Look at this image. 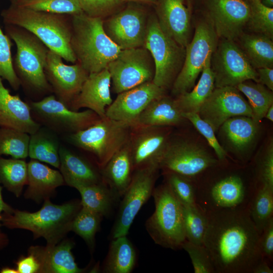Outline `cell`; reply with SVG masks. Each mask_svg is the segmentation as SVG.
Masks as SVG:
<instances>
[{"mask_svg": "<svg viewBox=\"0 0 273 273\" xmlns=\"http://www.w3.org/2000/svg\"><path fill=\"white\" fill-rule=\"evenodd\" d=\"M18 273H39L40 265L33 255L28 253L26 256H21L16 262Z\"/></svg>", "mask_w": 273, "mask_h": 273, "instance_id": "816d5d0a", "label": "cell"}, {"mask_svg": "<svg viewBox=\"0 0 273 273\" xmlns=\"http://www.w3.org/2000/svg\"><path fill=\"white\" fill-rule=\"evenodd\" d=\"M258 82L273 90V68L264 67L257 69Z\"/></svg>", "mask_w": 273, "mask_h": 273, "instance_id": "f5cc1de1", "label": "cell"}, {"mask_svg": "<svg viewBox=\"0 0 273 273\" xmlns=\"http://www.w3.org/2000/svg\"><path fill=\"white\" fill-rule=\"evenodd\" d=\"M9 239L7 236L2 232L0 233V250L5 247L8 244Z\"/></svg>", "mask_w": 273, "mask_h": 273, "instance_id": "9f6ffc18", "label": "cell"}, {"mask_svg": "<svg viewBox=\"0 0 273 273\" xmlns=\"http://www.w3.org/2000/svg\"><path fill=\"white\" fill-rule=\"evenodd\" d=\"M259 247L264 259L272 262L273 259V218L263 230L259 238Z\"/></svg>", "mask_w": 273, "mask_h": 273, "instance_id": "f907efd6", "label": "cell"}, {"mask_svg": "<svg viewBox=\"0 0 273 273\" xmlns=\"http://www.w3.org/2000/svg\"><path fill=\"white\" fill-rule=\"evenodd\" d=\"M27 163L23 159L0 157V183L19 197L27 184Z\"/></svg>", "mask_w": 273, "mask_h": 273, "instance_id": "d590c367", "label": "cell"}, {"mask_svg": "<svg viewBox=\"0 0 273 273\" xmlns=\"http://www.w3.org/2000/svg\"><path fill=\"white\" fill-rule=\"evenodd\" d=\"M219 162L199 146L187 141L170 142L159 168L176 173L194 181Z\"/></svg>", "mask_w": 273, "mask_h": 273, "instance_id": "9a60e30c", "label": "cell"}, {"mask_svg": "<svg viewBox=\"0 0 273 273\" xmlns=\"http://www.w3.org/2000/svg\"><path fill=\"white\" fill-rule=\"evenodd\" d=\"M124 1H133V2H148V3H152L154 0H123Z\"/></svg>", "mask_w": 273, "mask_h": 273, "instance_id": "6125c7cd", "label": "cell"}, {"mask_svg": "<svg viewBox=\"0 0 273 273\" xmlns=\"http://www.w3.org/2000/svg\"><path fill=\"white\" fill-rule=\"evenodd\" d=\"M103 21L84 13L71 16V47L77 62L89 74L107 68L122 50L106 34Z\"/></svg>", "mask_w": 273, "mask_h": 273, "instance_id": "277c9868", "label": "cell"}, {"mask_svg": "<svg viewBox=\"0 0 273 273\" xmlns=\"http://www.w3.org/2000/svg\"><path fill=\"white\" fill-rule=\"evenodd\" d=\"M131 130L128 123L106 116L85 129L67 134L66 138L69 143L93 154L102 169L128 142Z\"/></svg>", "mask_w": 273, "mask_h": 273, "instance_id": "ba28073f", "label": "cell"}, {"mask_svg": "<svg viewBox=\"0 0 273 273\" xmlns=\"http://www.w3.org/2000/svg\"><path fill=\"white\" fill-rule=\"evenodd\" d=\"M41 126L33 118L28 103L11 94L0 77V127L11 128L29 134Z\"/></svg>", "mask_w": 273, "mask_h": 273, "instance_id": "cb8c5ba5", "label": "cell"}, {"mask_svg": "<svg viewBox=\"0 0 273 273\" xmlns=\"http://www.w3.org/2000/svg\"><path fill=\"white\" fill-rule=\"evenodd\" d=\"M259 1H262V0H259Z\"/></svg>", "mask_w": 273, "mask_h": 273, "instance_id": "be15d7a7", "label": "cell"}, {"mask_svg": "<svg viewBox=\"0 0 273 273\" xmlns=\"http://www.w3.org/2000/svg\"><path fill=\"white\" fill-rule=\"evenodd\" d=\"M83 12L92 17L103 18L112 12L123 0H77Z\"/></svg>", "mask_w": 273, "mask_h": 273, "instance_id": "681fc988", "label": "cell"}, {"mask_svg": "<svg viewBox=\"0 0 273 273\" xmlns=\"http://www.w3.org/2000/svg\"><path fill=\"white\" fill-rule=\"evenodd\" d=\"M155 210L145 228L155 244L161 247L181 249L186 241L182 205L165 182L154 188L152 195Z\"/></svg>", "mask_w": 273, "mask_h": 273, "instance_id": "52a82bcc", "label": "cell"}, {"mask_svg": "<svg viewBox=\"0 0 273 273\" xmlns=\"http://www.w3.org/2000/svg\"><path fill=\"white\" fill-rule=\"evenodd\" d=\"M1 273H18L16 268L14 269L8 266L3 267L1 270Z\"/></svg>", "mask_w": 273, "mask_h": 273, "instance_id": "680465c9", "label": "cell"}, {"mask_svg": "<svg viewBox=\"0 0 273 273\" xmlns=\"http://www.w3.org/2000/svg\"><path fill=\"white\" fill-rule=\"evenodd\" d=\"M211 67L215 88L236 87L247 80L259 82L256 70L234 40L223 39L217 44L212 55Z\"/></svg>", "mask_w": 273, "mask_h": 273, "instance_id": "4fadbf2b", "label": "cell"}, {"mask_svg": "<svg viewBox=\"0 0 273 273\" xmlns=\"http://www.w3.org/2000/svg\"><path fill=\"white\" fill-rule=\"evenodd\" d=\"M182 115L185 119L189 120L197 130L204 136L214 150L219 162L223 163L227 154L219 143L215 136V131L211 126L201 118L197 113H182Z\"/></svg>", "mask_w": 273, "mask_h": 273, "instance_id": "bcb514c9", "label": "cell"}, {"mask_svg": "<svg viewBox=\"0 0 273 273\" xmlns=\"http://www.w3.org/2000/svg\"><path fill=\"white\" fill-rule=\"evenodd\" d=\"M198 113L215 131L232 117L245 116L253 118L249 103L236 87L232 86L215 88Z\"/></svg>", "mask_w": 273, "mask_h": 273, "instance_id": "e0dca14e", "label": "cell"}, {"mask_svg": "<svg viewBox=\"0 0 273 273\" xmlns=\"http://www.w3.org/2000/svg\"><path fill=\"white\" fill-rule=\"evenodd\" d=\"M250 216L260 235L273 218V189L257 186L250 203Z\"/></svg>", "mask_w": 273, "mask_h": 273, "instance_id": "74e56055", "label": "cell"}, {"mask_svg": "<svg viewBox=\"0 0 273 273\" xmlns=\"http://www.w3.org/2000/svg\"><path fill=\"white\" fill-rule=\"evenodd\" d=\"M111 82L110 74L107 68L89 74L69 108L77 111L80 108H86L100 118L106 117V109L113 102L110 94Z\"/></svg>", "mask_w": 273, "mask_h": 273, "instance_id": "7402d4cb", "label": "cell"}, {"mask_svg": "<svg viewBox=\"0 0 273 273\" xmlns=\"http://www.w3.org/2000/svg\"><path fill=\"white\" fill-rule=\"evenodd\" d=\"M144 47L149 51L154 62L153 83L164 89L172 85L183 66L186 48L162 30L155 16L148 21Z\"/></svg>", "mask_w": 273, "mask_h": 273, "instance_id": "9c48e42d", "label": "cell"}, {"mask_svg": "<svg viewBox=\"0 0 273 273\" xmlns=\"http://www.w3.org/2000/svg\"><path fill=\"white\" fill-rule=\"evenodd\" d=\"M74 245L71 240H64L54 245L30 246L28 253L38 262L39 273H81L84 269L78 266L72 253Z\"/></svg>", "mask_w": 273, "mask_h": 273, "instance_id": "603a6c76", "label": "cell"}, {"mask_svg": "<svg viewBox=\"0 0 273 273\" xmlns=\"http://www.w3.org/2000/svg\"><path fill=\"white\" fill-rule=\"evenodd\" d=\"M240 40L241 49L254 69L273 68V43L270 37L243 34Z\"/></svg>", "mask_w": 273, "mask_h": 273, "instance_id": "e575fe53", "label": "cell"}, {"mask_svg": "<svg viewBox=\"0 0 273 273\" xmlns=\"http://www.w3.org/2000/svg\"><path fill=\"white\" fill-rule=\"evenodd\" d=\"M11 38L4 34L0 26V77L7 80L14 90H18L21 82L14 70L11 53Z\"/></svg>", "mask_w": 273, "mask_h": 273, "instance_id": "f6af8a7d", "label": "cell"}, {"mask_svg": "<svg viewBox=\"0 0 273 273\" xmlns=\"http://www.w3.org/2000/svg\"><path fill=\"white\" fill-rule=\"evenodd\" d=\"M236 87L248 98L252 110V119L259 123L273 104L272 91L259 82L249 80L239 84Z\"/></svg>", "mask_w": 273, "mask_h": 273, "instance_id": "8d00e7d4", "label": "cell"}, {"mask_svg": "<svg viewBox=\"0 0 273 273\" xmlns=\"http://www.w3.org/2000/svg\"><path fill=\"white\" fill-rule=\"evenodd\" d=\"M261 2L267 7L272 8L273 0H262Z\"/></svg>", "mask_w": 273, "mask_h": 273, "instance_id": "91938a15", "label": "cell"}, {"mask_svg": "<svg viewBox=\"0 0 273 273\" xmlns=\"http://www.w3.org/2000/svg\"><path fill=\"white\" fill-rule=\"evenodd\" d=\"M184 224L186 240L196 245H203L207 228L206 212L197 204L183 205Z\"/></svg>", "mask_w": 273, "mask_h": 273, "instance_id": "f35d334b", "label": "cell"}, {"mask_svg": "<svg viewBox=\"0 0 273 273\" xmlns=\"http://www.w3.org/2000/svg\"><path fill=\"white\" fill-rule=\"evenodd\" d=\"M28 188L24 197L40 203L53 195L56 189L65 184L60 171L51 168L39 161L31 159L27 163Z\"/></svg>", "mask_w": 273, "mask_h": 273, "instance_id": "484cf974", "label": "cell"}, {"mask_svg": "<svg viewBox=\"0 0 273 273\" xmlns=\"http://www.w3.org/2000/svg\"><path fill=\"white\" fill-rule=\"evenodd\" d=\"M185 119L175 99L163 95L154 99L147 106L138 117L134 126H174Z\"/></svg>", "mask_w": 273, "mask_h": 273, "instance_id": "f1b7e54d", "label": "cell"}, {"mask_svg": "<svg viewBox=\"0 0 273 273\" xmlns=\"http://www.w3.org/2000/svg\"><path fill=\"white\" fill-rule=\"evenodd\" d=\"M81 207L80 201L56 205L47 198L42 207L36 212L14 209L11 213H3L2 225L11 229L28 230L32 233L34 239L42 237L47 245H54L71 231L72 222Z\"/></svg>", "mask_w": 273, "mask_h": 273, "instance_id": "3957f363", "label": "cell"}, {"mask_svg": "<svg viewBox=\"0 0 273 273\" xmlns=\"http://www.w3.org/2000/svg\"><path fill=\"white\" fill-rule=\"evenodd\" d=\"M157 13L162 30L186 48L189 43L190 16L184 0H157Z\"/></svg>", "mask_w": 273, "mask_h": 273, "instance_id": "d4e9b609", "label": "cell"}, {"mask_svg": "<svg viewBox=\"0 0 273 273\" xmlns=\"http://www.w3.org/2000/svg\"><path fill=\"white\" fill-rule=\"evenodd\" d=\"M163 172L165 182L181 205L196 204L195 185L193 180L174 172Z\"/></svg>", "mask_w": 273, "mask_h": 273, "instance_id": "ee69618b", "label": "cell"}, {"mask_svg": "<svg viewBox=\"0 0 273 273\" xmlns=\"http://www.w3.org/2000/svg\"><path fill=\"white\" fill-rule=\"evenodd\" d=\"M30 134L11 128L0 127V157L9 155L24 159L28 157Z\"/></svg>", "mask_w": 273, "mask_h": 273, "instance_id": "ab89813d", "label": "cell"}, {"mask_svg": "<svg viewBox=\"0 0 273 273\" xmlns=\"http://www.w3.org/2000/svg\"><path fill=\"white\" fill-rule=\"evenodd\" d=\"M5 29L16 45L13 63L21 85L37 93L53 92L44 72L48 48L33 34L22 27L5 24Z\"/></svg>", "mask_w": 273, "mask_h": 273, "instance_id": "8992f818", "label": "cell"}, {"mask_svg": "<svg viewBox=\"0 0 273 273\" xmlns=\"http://www.w3.org/2000/svg\"><path fill=\"white\" fill-rule=\"evenodd\" d=\"M264 118L267 119L270 121H273V104L267 109Z\"/></svg>", "mask_w": 273, "mask_h": 273, "instance_id": "6f0895ef", "label": "cell"}, {"mask_svg": "<svg viewBox=\"0 0 273 273\" xmlns=\"http://www.w3.org/2000/svg\"><path fill=\"white\" fill-rule=\"evenodd\" d=\"M250 1V14L247 24L253 31L272 38L273 9L266 7L259 0Z\"/></svg>", "mask_w": 273, "mask_h": 273, "instance_id": "b9f144b4", "label": "cell"}, {"mask_svg": "<svg viewBox=\"0 0 273 273\" xmlns=\"http://www.w3.org/2000/svg\"><path fill=\"white\" fill-rule=\"evenodd\" d=\"M211 24L217 36L234 40L242 34L250 14L245 0H209Z\"/></svg>", "mask_w": 273, "mask_h": 273, "instance_id": "44dd1931", "label": "cell"}, {"mask_svg": "<svg viewBox=\"0 0 273 273\" xmlns=\"http://www.w3.org/2000/svg\"><path fill=\"white\" fill-rule=\"evenodd\" d=\"M2 187L0 185V233L1 232V227L2 225V215L3 213H11L14 209L9 205L6 203L3 200L2 196Z\"/></svg>", "mask_w": 273, "mask_h": 273, "instance_id": "11a10c76", "label": "cell"}, {"mask_svg": "<svg viewBox=\"0 0 273 273\" xmlns=\"http://www.w3.org/2000/svg\"><path fill=\"white\" fill-rule=\"evenodd\" d=\"M5 24L22 27L33 34L49 50L71 63L77 60L71 47L70 15L37 11L11 4L1 12Z\"/></svg>", "mask_w": 273, "mask_h": 273, "instance_id": "7a4b0ae2", "label": "cell"}, {"mask_svg": "<svg viewBox=\"0 0 273 273\" xmlns=\"http://www.w3.org/2000/svg\"><path fill=\"white\" fill-rule=\"evenodd\" d=\"M158 169L135 170L123 195L116 221L111 231L112 239L126 236L139 211L152 195Z\"/></svg>", "mask_w": 273, "mask_h": 273, "instance_id": "5bb4252c", "label": "cell"}, {"mask_svg": "<svg viewBox=\"0 0 273 273\" xmlns=\"http://www.w3.org/2000/svg\"><path fill=\"white\" fill-rule=\"evenodd\" d=\"M16 5L37 11L70 16L83 13L77 0H29Z\"/></svg>", "mask_w": 273, "mask_h": 273, "instance_id": "7bdbcfd3", "label": "cell"}, {"mask_svg": "<svg viewBox=\"0 0 273 273\" xmlns=\"http://www.w3.org/2000/svg\"><path fill=\"white\" fill-rule=\"evenodd\" d=\"M211 59L204 67L197 84L189 92L176 97V104L182 113H198L201 106L215 88Z\"/></svg>", "mask_w": 273, "mask_h": 273, "instance_id": "1f68e13d", "label": "cell"}, {"mask_svg": "<svg viewBox=\"0 0 273 273\" xmlns=\"http://www.w3.org/2000/svg\"><path fill=\"white\" fill-rule=\"evenodd\" d=\"M273 270L268 261L263 259L253 269L252 273H272Z\"/></svg>", "mask_w": 273, "mask_h": 273, "instance_id": "db71d44e", "label": "cell"}, {"mask_svg": "<svg viewBox=\"0 0 273 273\" xmlns=\"http://www.w3.org/2000/svg\"><path fill=\"white\" fill-rule=\"evenodd\" d=\"M181 248L188 253L195 273H215L209 252L204 245L194 244L186 240Z\"/></svg>", "mask_w": 273, "mask_h": 273, "instance_id": "7dc6e473", "label": "cell"}, {"mask_svg": "<svg viewBox=\"0 0 273 273\" xmlns=\"http://www.w3.org/2000/svg\"><path fill=\"white\" fill-rule=\"evenodd\" d=\"M136 253L130 240L123 236L113 239L103 265L105 273H130L136 264Z\"/></svg>", "mask_w": 273, "mask_h": 273, "instance_id": "4dcf8cb0", "label": "cell"}, {"mask_svg": "<svg viewBox=\"0 0 273 273\" xmlns=\"http://www.w3.org/2000/svg\"><path fill=\"white\" fill-rule=\"evenodd\" d=\"M194 183L196 203L206 213L248 209L257 187L235 171Z\"/></svg>", "mask_w": 273, "mask_h": 273, "instance_id": "5b68a950", "label": "cell"}, {"mask_svg": "<svg viewBox=\"0 0 273 273\" xmlns=\"http://www.w3.org/2000/svg\"><path fill=\"white\" fill-rule=\"evenodd\" d=\"M134 171L128 142L101 169L103 182L119 199L128 187Z\"/></svg>", "mask_w": 273, "mask_h": 273, "instance_id": "4316f807", "label": "cell"}, {"mask_svg": "<svg viewBox=\"0 0 273 273\" xmlns=\"http://www.w3.org/2000/svg\"><path fill=\"white\" fill-rule=\"evenodd\" d=\"M206 214L203 245L215 273H252L264 258L259 247L260 234L248 209Z\"/></svg>", "mask_w": 273, "mask_h": 273, "instance_id": "6da1fadb", "label": "cell"}, {"mask_svg": "<svg viewBox=\"0 0 273 273\" xmlns=\"http://www.w3.org/2000/svg\"><path fill=\"white\" fill-rule=\"evenodd\" d=\"M11 4L19 5L29 0H10Z\"/></svg>", "mask_w": 273, "mask_h": 273, "instance_id": "94428289", "label": "cell"}, {"mask_svg": "<svg viewBox=\"0 0 273 273\" xmlns=\"http://www.w3.org/2000/svg\"><path fill=\"white\" fill-rule=\"evenodd\" d=\"M72 187L79 192L82 207L103 217L109 214L118 199L103 181L93 184H76Z\"/></svg>", "mask_w": 273, "mask_h": 273, "instance_id": "d6a6232c", "label": "cell"}, {"mask_svg": "<svg viewBox=\"0 0 273 273\" xmlns=\"http://www.w3.org/2000/svg\"><path fill=\"white\" fill-rule=\"evenodd\" d=\"M102 217L101 215L82 207L72 222L71 231L81 237L92 249Z\"/></svg>", "mask_w": 273, "mask_h": 273, "instance_id": "60d3db41", "label": "cell"}, {"mask_svg": "<svg viewBox=\"0 0 273 273\" xmlns=\"http://www.w3.org/2000/svg\"><path fill=\"white\" fill-rule=\"evenodd\" d=\"M170 142L169 132L162 126L132 127L128 143L133 171L160 169Z\"/></svg>", "mask_w": 273, "mask_h": 273, "instance_id": "2e32d148", "label": "cell"}, {"mask_svg": "<svg viewBox=\"0 0 273 273\" xmlns=\"http://www.w3.org/2000/svg\"><path fill=\"white\" fill-rule=\"evenodd\" d=\"M60 146L57 133L41 126L36 132L30 134L28 156L31 159L59 168Z\"/></svg>", "mask_w": 273, "mask_h": 273, "instance_id": "f546056e", "label": "cell"}, {"mask_svg": "<svg viewBox=\"0 0 273 273\" xmlns=\"http://www.w3.org/2000/svg\"><path fill=\"white\" fill-rule=\"evenodd\" d=\"M165 90L152 81L121 92L107 108L106 116L132 127L147 106L154 99L164 95Z\"/></svg>", "mask_w": 273, "mask_h": 273, "instance_id": "ffe728a7", "label": "cell"}, {"mask_svg": "<svg viewBox=\"0 0 273 273\" xmlns=\"http://www.w3.org/2000/svg\"><path fill=\"white\" fill-rule=\"evenodd\" d=\"M255 178L257 186H265L273 189V144L270 142L267 150L257 162Z\"/></svg>", "mask_w": 273, "mask_h": 273, "instance_id": "c3c4849f", "label": "cell"}, {"mask_svg": "<svg viewBox=\"0 0 273 273\" xmlns=\"http://www.w3.org/2000/svg\"><path fill=\"white\" fill-rule=\"evenodd\" d=\"M148 21L141 9L128 7L103 21L104 29L121 50L144 47Z\"/></svg>", "mask_w": 273, "mask_h": 273, "instance_id": "d6986e66", "label": "cell"}, {"mask_svg": "<svg viewBox=\"0 0 273 273\" xmlns=\"http://www.w3.org/2000/svg\"></svg>", "mask_w": 273, "mask_h": 273, "instance_id": "e7e4bbea", "label": "cell"}, {"mask_svg": "<svg viewBox=\"0 0 273 273\" xmlns=\"http://www.w3.org/2000/svg\"><path fill=\"white\" fill-rule=\"evenodd\" d=\"M258 124L251 117L237 116L227 120L220 128L232 147L238 152H243L254 141Z\"/></svg>", "mask_w": 273, "mask_h": 273, "instance_id": "836d02e7", "label": "cell"}, {"mask_svg": "<svg viewBox=\"0 0 273 273\" xmlns=\"http://www.w3.org/2000/svg\"><path fill=\"white\" fill-rule=\"evenodd\" d=\"M28 104L34 120L57 134H68L83 130L100 118L90 109L72 110L53 95Z\"/></svg>", "mask_w": 273, "mask_h": 273, "instance_id": "30bf717a", "label": "cell"}, {"mask_svg": "<svg viewBox=\"0 0 273 273\" xmlns=\"http://www.w3.org/2000/svg\"><path fill=\"white\" fill-rule=\"evenodd\" d=\"M107 68L117 94L153 81L155 74L153 58L144 47L122 50Z\"/></svg>", "mask_w": 273, "mask_h": 273, "instance_id": "7c38bea8", "label": "cell"}, {"mask_svg": "<svg viewBox=\"0 0 273 273\" xmlns=\"http://www.w3.org/2000/svg\"><path fill=\"white\" fill-rule=\"evenodd\" d=\"M59 169L65 183L72 187L76 184H93L103 182L101 172L89 162L61 146Z\"/></svg>", "mask_w": 273, "mask_h": 273, "instance_id": "83f0119b", "label": "cell"}, {"mask_svg": "<svg viewBox=\"0 0 273 273\" xmlns=\"http://www.w3.org/2000/svg\"><path fill=\"white\" fill-rule=\"evenodd\" d=\"M217 36L211 23L201 22L194 36L186 47L185 60L172 85V94L177 97L189 92L217 45Z\"/></svg>", "mask_w": 273, "mask_h": 273, "instance_id": "8fae6325", "label": "cell"}, {"mask_svg": "<svg viewBox=\"0 0 273 273\" xmlns=\"http://www.w3.org/2000/svg\"><path fill=\"white\" fill-rule=\"evenodd\" d=\"M62 59L59 54L49 50L44 72L57 99L69 108L89 74L78 62L66 65Z\"/></svg>", "mask_w": 273, "mask_h": 273, "instance_id": "ac0fdd59", "label": "cell"}]
</instances>
